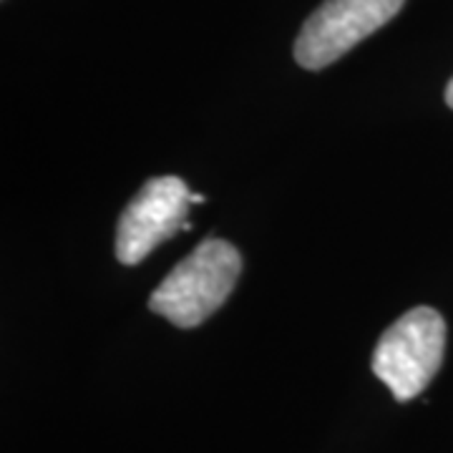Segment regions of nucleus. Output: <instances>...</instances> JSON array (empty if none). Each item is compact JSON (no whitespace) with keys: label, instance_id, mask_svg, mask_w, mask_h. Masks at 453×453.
Masks as SVG:
<instances>
[{"label":"nucleus","instance_id":"f257e3e1","mask_svg":"<svg viewBox=\"0 0 453 453\" xmlns=\"http://www.w3.org/2000/svg\"><path fill=\"white\" fill-rule=\"evenodd\" d=\"M242 273L240 252L225 240H204L151 292L149 308L177 327H196L226 303Z\"/></svg>","mask_w":453,"mask_h":453},{"label":"nucleus","instance_id":"f03ea898","mask_svg":"<svg viewBox=\"0 0 453 453\" xmlns=\"http://www.w3.org/2000/svg\"><path fill=\"white\" fill-rule=\"evenodd\" d=\"M446 323L434 308H413L380 335L372 350V372L395 401H413L428 388L443 363Z\"/></svg>","mask_w":453,"mask_h":453},{"label":"nucleus","instance_id":"7ed1b4c3","mask_svg":"<svg viewBox=\"0 0 453 453\" xmlns=\"http://www.w3.org/2000/svg\"><path fill=\"white\" fill-rule=\"evenodd\" d=\"M405 0H325L305 20L295 41V58L308 71L335 64L390 18L398 16Z\"/></svg>","mask_w":453,"mask_h":453},{"label":"nucleus","instance_id":"20e7f679","mask_svg":"<svg viewBox=\"0 0 453 453\" xmlns=\"http://www.w3.org/2000/svg\"><path fill=\"white\" fill-rule=\"evenodd\" d=\"M189 189L179 177H154L139 189L116 225V259L139 265L187 222Z\"/></svg>","mask_w":453,"mask_h":453},{"label":"nucleus","instance_id":"39448f33","mask_svg":"<svg viewBox=\"0 0 453 453\" xmlns=\"http://www.w3.org/2000/svg\"><path fill=\"white\" fill-rule=\"evenodd\" d=\"M446 104L453 109V79L449 81V86H446Z\"/></svg>","mask_w":453,"mask_h":453},{"label":"nucleus","instance_id":"423d86ee","mask_svg":"<svg viewBox=\"0 0 453 453\" xmlns=\"http://www.w3.org/2000/svg\"><path fill=\"white\" fill-rule=\"evenodd\" d=\"M189 202H192V204H204V196H202V195H189Z\"/></svg>","mask_w":453,"mask_h":453}]
</instances>
